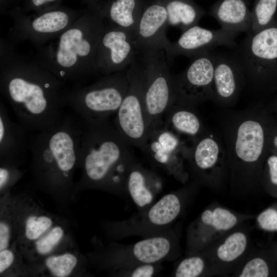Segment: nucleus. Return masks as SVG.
Returning <instances> with one entry per match:
<instances>
[{"label":"nucleus","instance_id":"nucleus-1","mask_svg":"<svg viewBox=\"0 0 277 277\" xmlns=\"http://www.w3.org/2000/svg\"><path fill=\"white\" fill-rule=\"evenodd\" d=\"M7 38L0 39V91L28 131L58 125L63 114L65 83Z\"/></svg>","mask_w":277,"mask_h":277},{"label":"nucleus","instance_id":"nucleus-2","mask_svg":"<svg viewBox=\"0 0 277 277\" xmlns=\"http://www.w3.org/2000/svg\"><path fill=\"white\" fill-rule=\"evenodd\" d=\"M82 121L79 166L83 168V185L126 197V177L135 160L129 145L108 120Z\"/></svg>","mask_w":277,"mask_h":277},{"label":"nucleus","instance_id":"nucleus-3","mask_svg":"<svg viewBox=\"0 0 277 277\" xmlns=\"http://www.w3.org/2000/svg\"><path fill=\"white\" fill-rule=\"evenodd\" d=\"M101 16H81L71 26L47 43L34 46V58L65 83L80 85L99 73L96 64L98 42L105 27Z\"/></svg>","mask_w":277,"mask_h":277},{"label":"nucleus","instance_id":"nucleus-4","mask_svg":"<svg viewBox=\"0 0 277 277\" xmlns=\"http://www.w3.org/2000/svg\"><path fill=\"white\" fill-rule=\"evenodd\" d=\"M82 132L81 120L65 116L58 125L33 136L29 150L37 183L52 188L71 185L73 172L80 165Z\"/></svg>","mask_w":277,"mask_h":277},{"label":"nucleus","instance_id":"nucleus-5","mask_svg":"<svg viewBox=\"0 0 277 277\" xmlns=\"http://www.w3.org/2000/svg\"><path fill=\"white\" fill-rule=\"evenodd\" d=\"M274 122L269 111L259 105L222 113L220 124L227 159L236 169H254L266 157L268 134Z\"/></svg>","mask_w":277,"mask_h":277},{"label":"nucleus","instance_id":"nucleus-6","mask_svg":"<svg viewBox=\"0 0 277 277\" xmlns=\"http://www.w3.org/2000/svg\"><path fill=\"white\" fill-rule=\"evenodd\" d=\"M128 86L126 71L105 75L90 85L66 89L65 106L72 108L85 122L108 120L117 111Z\"/></svg>","mask_w":277,"mask_h":277},{"label":"nucleus","instance_id":"nucleus-7","mask_svg":"<svg viewBox=\"0 0 277 277\" xmlns=\"http://www.w3.org/2000/svg\"><path fill=\"white\" fill-rule=\"evenodd\" d=\"M246 82L254 89H277V23L248 34L235 52Z\"/></svg>","mask_w":277,"mask_h":277},{"label":"nucleus","instance_id":"nucleus-8","mask_svg":"<svg viewBox=\"0 0 277 277\" xmlns=\"http://www.w3.org/2000/svg\"><path fill=\"white\" fill-rule=\"evenodd\" d=\"M145 110L149 135L164 126L163 118L176 102V95L165 51L141 54Z\"/></svg>","mask_w":277,"mask_h":277},{"label":"nucleus","instance_id":"nucleus-9","mask_svg":"<svg viewBox=\"0 0 277 277\" xmlns=\"http://www.w3.org/2000/svg\"><path fill=\"white\" fill-rule=\"evenodd\" d=\"M128 89L115 113L113 125L125 141L144 151L149 136L144 102L142 69L136 57L126 71Z\"/></svg>","mask_w":277,"mask_h":277},{"label":"nucleus","instance_id":"nucleus-10","mask_svg":"<svg viewBox=\"0 0 277 277\" xmlns=\"http://www.w3.org/2000/svg\"><path fill=\"white\" fill-rule=\"evenodd\" d=\"M178 192L166 194L146 210L135 213L125 220L108 226L109 234L116 239L138 236L143 238L164 233L170 229L183 209Z\"/></svg>","mask_w":277,"mask_h":277},{"label":"nucleus","instance_id":"nucleus-11","mask_svg":"<svg viewBox=\"0 0 277 277\" xmlns=\"http://www.w3.org/2000/svg\"><path fill=\"white\" fill-rule=\"evenodd\" d=\"M177 239L172 229L135 243L117 244L103 254L102 263L112 271L143 263L161 264L176 256Z\"/></svg>","mask_w":277,"mask_h":277},{"label":"nucleus","instance_id":"nucleus-12","mask_svg":"<svg viewBox=\"0 0 277 277\" xmlns=\"http://www.w3.org/2000/svg\"><path fill=\"white\" fill-rule=\"evenodd\" d=\"M13 14L14 22L7 38L15 44L28 41L34 46L44 45L57 37L81 16L61 9L30 16L22 13Z\"/></svg>","mask_w":277,"mask_h":277},{"label":"nucleus","instance_id":"nucleus-13","mask_svg":"<svg viewBox=\"0 0 277 277\" xmlns=\"http://www.w3.org/2000/svg\"><path fill=\"white\" fill-rule=\"evenodd\" d=\"M187 68L172 74L176 104L195 107L211 100L215 53L206 52L192 57Z\"/></svg>","mask_w":277,"mask_h":277},{"label":"nucleus","instance_id":"nucleus-14","mask_svg":"<svg viewBox=\"0 0 277 277\" xmlns=\"http://www.w3.org/2000/svg\"><path fill=\"white\" fill-rule=\"evenodd\" d=\"M189 149L179 135L164 125L150 133L143 152L154 165L185 183L188 175L184 162Z\"/></svg>","mask_w":277,"mask_h":277},{"label":"nucleus","instance_id":"nucleus-15","mask_svg":"<svg viewBox=\"0 0 277 277\" xmlns=\"http://www.w3.org/2000/svg\"><path fill=\"white\" fill-rule=\"evenodd\" d=\"M137 54L132 34L117 26L105 25L96 53L100 73L105 75L123 71L134 61Z\"/></svg>","mask_w":277,"mask_h":277},{"label":"nucleus","instance_id":"nucleus-16","mask_svg":"<svg viewBox=\"0 0 277 277\" xmlns=\"http://www.w3.org/2000/svg\"><path fill=\"white\" fill-rule=\"evenodd\" d=\"M239 34L221 28L211 30L194 25L182 32L180 37L164 50L167 61L171 63L179 55L191 58L220 46L233 47Z\"/></svg>","mask_w":277,"mask_h":277},{"label":"nucleus","instance_id":"nucleus-17","mask_svg":"<svg viewBox=\"0 0 277 277\" xmlns=\"http://www.w3.org/2000/svg\"><path fill=\"white\" fill-rule=\"evenodd\" d=\"M245 82L243 67L235 53H215L211 100L223 107L233 105Z\"/></svg>","mask_w":277,"mask_h":277},{"label":"nucleus","instance_id":"nucleus-18","mask_svg":"<svg viewBox=\"0 0 277 277\" xmlns=\"http://www.w3.org/2000/svg\"><path fill=\"white\" fill-rule=\"evenodd\" d=\"M168 16L164 6L153 4L141 13L134 35L137 53L164 50L171 43L166 34Z\"/></svg>","mask_w":277,"mask_h":277},{"label":"nucleus","instance_id":"nucleus-19","mask_svg":"<svg viewBox=\"0 0 277 277\" xmlns=\"http://www.w3.org/2000/svg\"><path fill=\"white\" fill-rule=\"evenodd\" d=\"M226 159L225 145L216 135L206 130L189 146L187 161L201 179L211 178Z\"/></svg>","mask_w":277,"mask_h":277},{"label":"nucleus","instance_id":"nucleus-20","mask_svg":"<svg viewBox=\"0 0 277 277\" xmlns=\"http://www.w3.org/2000/svg\"><path fill=\"white\" fill-rule=\"evenodd\" d=\"M163 182L154 171L144 167L135 160L131 165L126 177L125 191L141 212L154 203L157 196L162 192Z\"/></svg>","mask_w":277,"mask_h":277},{"label":"nucleus","instance_id":"nucleus-21","mask_svg":"<svg viewBox=\"0 0 277 277\" xmlns=\"http://www.w3.org/2000/svg\"><path fill=\"white\" fill-rule=\"evenodd\" d=\"M28 131L20 123L10 117L4 103L0 101V159L19 162L29 150Z\"/></svg>","mask_w":277,"mask_h":277},{"label":"nucleus","instance_id":"nucleus-22","mask_svg":"<svg viewBox=\"0 0 277 277\" xmlns=\"http://www.w3.org/2000/svg\"><path fill=\"white\" fill-rule=\"evenodd\" d=\"M164 125L180 136H187L193 142L205 129L194 107L175 103L166 112Z\"/></svg>","mask_w":277,"mask_h":277},{"label":"nucleus","instance_id":"nucleus-23","mask_svg":"<svg viewBox=\"0 0 277 277\" xmlns=\"http://www.w3.org/2000/svg\"><path fill=\"white\" fill-rule=\"evenodd\" d=\"M212 14L223 29L247 34L251 31L252 14L243 0H223Z\"/></svg>","mask_w":277,"mask_h":277},{"label":"nucleus","instance_id":"nucleus-24","mask_svg":"<svg viewBox=\"0 0 277 277\" xmlns=\"http://www.w3.org/2000/svg\"><path fill=\"white\" fill-rule=\"evenodd\" d=\"M165 7L168 26L177 28L182 32L198 25L202 15V13L192 4L184 0H170Z\"/></svg>","mask_w":277,"mask_h":277},{"label":"nucleus","instance_id":"nucleus-25","mask_svg":"<svg viewBox=\"0 0 277 277\" xmlns=\"http://www.w3.org/2000/svg\"><path fill=\"white\" fill-rule=\"evenodd\" d=\"M135 0H116L112 2L106 14L109 24L124 29L134 37L141 14L137 11Z\"/></svg>","mask_w":277,"mask_h":277},{"label":"nucleus","instance_id":"nucleus-26","mask_svg":"<svg viewBox=\"0 0 277 277\" xmlns=\"http://www.w3.org/2000/svg\"><path fill=\"white\" fill-rule=\"evenodd\" d=\"M54 225V219L50 215L39 211H32L22 221L21 237L24 242L31 245Z\"/></svg>","mask_w":277,"mask_h":277},{"label":"nucleus","instance_id":"nucleus-27","mask_svg":"<svg viewBox=\"0 0 277 277\" xmlns=\"http://www.w3.org/2000/svg\"><path fill=\"white\" fill-rule=\"evenodd\" d=\"M277 9V0H258L252 14L253 33L262 30L275 22L274 15Z\"/></svg>","mask_w":277,"mask_h":277},{"label":"nucleus","instance_id":"nucleus-28","mask_svg":"<svg viewBox=\"0 0 277 277\" xmlns=\"http://www.w3.org/2000/svg\"><path fill=\"white\" fill-rule=\"evenodd\" d=\"M247 240L245 234L241 232H234L227 238L217 250V255L222 261L231 262L245 251Z\"/></svg>","mask_w":277,"mask_h":277},{"label":"nucleus","instance_id":"nucleus-29","mask_svg":"<svg viewBox=\"0 0 277 277\" xmlns=\"http://www.w3.org/2000/svg\"><path fill=\"white\" fill-rule=\"evenodd\" d=\"M78 262L77 258L72 253L49 255L45 260V266L50 273L56 277H66L71 274Z\"/></svg>","mask_w":277,"mask_h":277},{"label":"nucleus","instance_id":"nucleus-30","mask_svg":"<svg viewBox=\"0 0 277 277\" xmlns=\"http://www.w3.org/2000/svg\"><path fill=\"white\" fill-rule=\"evenodd\" d=\"M65 234V231L63 226L54 225L31 245L33 252L40 256L49 255L62 242Z\"/></svg>","mask_w":277,"mask_h":277},{"label":"nucleus","instance_id":"nucleus-31","mask_svg":"<svg viewBox=\"0 0 277 277\" xmlns=\"http://www.w3.org/2000/svg\"><path fill=\"white\" fill-rule=\"evenodd\" d=\"M200 222L217 230H227L236 225L237 218L229 210L218 207L213 211L209 209L204 210L201 215Z\"/></svg>","mask_w":277,"mask_h":277},{"label":"nucleus","instance_id":"nucleus-32","mask_svg":"<svg viewBox=\"0 0 277 277\" xmlns=\"http://www.w3.org/2000/svg\"><path fill=\"white\" fill-rule=\"evenodd\" d=\"M205 267L203 259L198 255H192L181 261L174 271L175 277H196L203 273Z\"/></svg>","mask_w":277,"mask_h":277},{"label":"nucleus","instance_id":"nucleus-33","mask_svg":"<svg viewBox=\"0 0 277 277\" xmlns=\"http://www.w3.org/2000/svg\"><path fill=\"white\" fill-rule=\"evenodd\" d=\"M162 269L161 264L143 263L113 272L118 276L151 277L157 275Z\"/></svg>","mask_w":277,"mask_h":277},{"label":"nucleus","instance_id":"nucleus-34","mask_svg":"<svg viewBox=\"0 0 277 277\" xmlns=\"http://www.w3.org/2000/svg\"><path fill=\"white\" fill-rule=\"evenodd\" d=\"M18 162L1 161L0 190L1 191L12 186L22 175L17 165Z\"/></svg>","mask_w":277,"mask_h":277},{"label":"nucleus","instance_id":"nucleus-35","mask_svg":"<svg viewBox=\"0 0 277 277\" xmlns=\"http://www.w3.org/2000/svg\"><path fill=\"white\" fill-rule=\"evenodd\" d=\"M269 274V268L266 262L260 258L249 261L243 268L240 277H266Z\"/></svg>","mask_w":277,"mask_h":277},{"label":"nucleus","instance_id":"nucleus-36","mask_svg":"<svg viewBox=\"0 0 277 277\" xmlns=\"http://www.w3.org/2000/svg\"><path fill=\"white\" fill-rule=\"evenodd\" d=\"M260 226L267 231L277 230V211L268 209L262 212L257 218Z\"/></svg>","mask_w":277,"mask_h":277},{"label":"nucleus","instance_id":"nucleus-37","mask_svg":"<svg viewBox=\"0 0 277 277\" xmlns=\"http://www.w3.org/2000/svg\"><path fill=\"white\" fill-rule=\"evenodd\" d=\"M6 217L3 215L0 221V251L8 248L12 239V226Z\"/></svg>","mask_w":277,"mask_h":277},{"label":"nucleus","instance_id":"nucleus-38","mask_svg":"<svg viewBox=\"0 0 277 277\" xmlns=\"http://www.w3.org/2000/svg\"><path fill=\"white\" fill-rule=\"evenodd\" d=\"M265 158L269 180L271 184L277 186V155L267 151Z\"/></svg>","mask_w":277,"mask_h":277},{"label":"nucleus","instance_id":"nucleus-39","mask_svg":"<svg viewBox=\"0 0 277 277\" xmlns=\"http://www.w3.org/2000/svg\"><path fill=\"white\" fill-rule=\"evenodd\" d=\"M15 260L13 250L7 248L0 251V274H3L11 267Z\"/></svg>","mask_w":277,"mask_h":277},{"label":"nucleus","instance_id":"nucleus-40","mask_svg":"<svg viewBox=\"0 0 277 277\" xmlns=\"http://www.w3.org/2000/svg\"><path fill=\"white\" fill-rule=\"evenodd\" d=\"M267 151L277 155V122L272 125L268 134Z\"/></svg>","mask_w":277,"mask_h":277},{"label":"nucleus","instance_id":"nucleus-41","mask_svg":"<svg viewBox=\"0 0 277 277\" xmlns=\"http://www.w3.org/2000/svg\"><path fill=\"white\" fill-rule=\"evenodd\" d=\"M57 0H30V6L35 8L44 7L46 4L57 1Z\"/></svg>","mask_w":277,"mask_h":277},{"label":"nucleus","instance_id":"nucleus-42","mask_svg":"<svg viewBox=\"0 0 277 277\" xmlns=\"http://www.w3.org/2000/svg\"><path fill=\"white\" fill-rule=\"evenodd\" d=\"M272 109L273 110V112H275V113L277 115V98L275 100V101L273 102L272 106Z\"/></svg>","mask_w":277,"mask_h":277},{"label":"nucleus","instance_id":"nucleus-43","mask_svg":"<svg viewBox=\"0 0 277 277\" xmlns=\"http://www.w3.org/2000/svg\"><path fill=\"white\" fill-rule=\"evenodd\" d=\"M275 22L277 23V18L275 19Z\"/></svg>","mask_w":277,"mask_h":277}]
</instances>
